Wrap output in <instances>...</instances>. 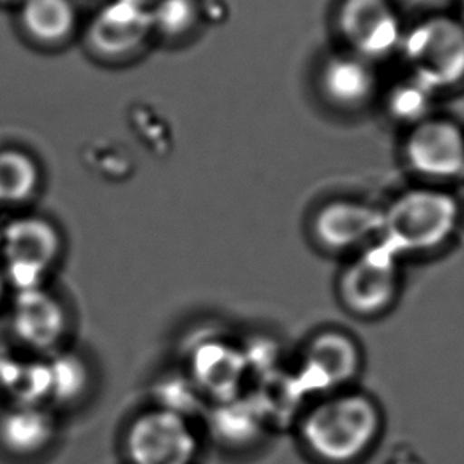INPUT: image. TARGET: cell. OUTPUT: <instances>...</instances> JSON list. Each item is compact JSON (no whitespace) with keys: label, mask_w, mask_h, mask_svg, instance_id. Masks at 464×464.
Segmentation results:
<instances>
[{"label":"cell","mask_w":464,"mask_h":464,"mask_svg":"<svg viewBox=\"0 0 464 464\" xmlns=\"http://www.w3.org/2000/svg\"><path fill=\"white\" fill-rule=\"evenodd\" d=\"M46 364L50 375V400L73 402L86 392L90 374L78 356L61 353Z\"/></svg>","instance_id":"obj_19"},{"label":"cell","mask_w":464,"mask_h":464,"mask_svg":"<svg viewBox=\"0 0 464 464\" xmlns=\"http://www.w3.org/2000/svg\"><path fill=\"white\" fill-rule=\"evenodd\" d=\"M58 227L42 217L14 218L0 232V255L8 286L16 293L44 286L46 274L63 255Z\"/></svg>","instance_id":"obj_3"},{"label":"cell","mask_w":464,"mask_h":464,"mask_svg":"<svg viewBox=\"0 0 464 464\" xmlns=\"http://www.w3.org/2000/svg\"><path fill=\"white\" fill-rule=\"evenodd\" d=\"M413 78L432 91L449 88L464 78V26L450 18L420 23L402 39Z\"/></svg>","instance_id":"obj_5"},{"label":"cell","mask_w":464,"mask_h":464,"mask_svg":"<svg viewBox=\"0 0 464 464\" xmlns=\"http://www.w3.org/2000/svg\"><path fill=\"white\" fill-rule=\"evenodd\" d=\"M151 27L150 14L143 4L116 0L103 8L91 27V42L97 52L123 56L142 44Z\"/></svg>","instance_id":"obj_13"},{"label":"cell","mask_w":464,"mask_h":464,"mask_svg":"<svg viewBox=\"0 0 464 464\" xmlns=\"http://www.w3.org/2000/svg\"><path fill=\"white\" fill-rule=\"evenodd\" d=\"M341 29L362 58H385L402 42L400 20L387 0H345Z\"/></svg>","instance_id":"obj_10"},{"label":"cell","mask_w":464,"mask_h":464,"mask_svg":"<svg viewBox=\"0 0 464 464\" xmlns=\"http://www.w3.org/2000/svg\"><path fill=\"white\" fill-rule=\"evenodd\" d=\"M323 88L334 102L355 107L372 96L374 71L362 56H339L324 65Z\"/></svg>","instance_id":"obj_15"},{"label":"cell","mask_w":464,"mask_h":464,"mask_svg":"<svg viewBox=\"0 0 464 464\" xmlns=\"http://www.w3.org/2000/svg\"><path fill=\"white\" fill-rule=\"evenodd\" d=\"M463 14H464V2H463Z\"/></svg>","instance_id":"obj_24"},{"label":"cell","mask_w":464,"mask_h":464,"mask_svg":"<svg viewBox=\"0 0 464 464\" xmlns=\"http://www.w3.org/2000/svg\"><path fill=\"white\" fill-rule=\"evenodd\" d=\"M381 231V210L352 200L329 202L312 223L316 246L329 253L356 255L379 242Z\"/></svg>","instance_id":"obj_8"},{"label":"cell","mask_w":464,"mask_h":464,"mask_svg":"<svg viewBox=\"0 0 464 464\" xmlns=\"http://www.w3.org/2000/svg\"><path fill=\"white\" fill-rule=\"evenodd\" d=\"M459 207L449 194L415 189L402 194L382 212L381 242L394 255L439 250L453 237Z\"/></svg>","instance_id":"obj_2"},{"label":"cell","mask_w":464,"mask_h":464,"mask_svg":"<svg viewBox=\"0 0 464 464\" xmlns=\"http://www.w3.org/2000/svg\"><path fill=\"white\" fill-rule=\"evenodd\" d=\"M130 2H136V4H143L145 5V0H130Z\"/></svg>","instance_id":"obj_23"},{"label":"cell","mask_w":464,"mask_h":464,"mask_svg":"<svg viewBox=\"0 0 464 464\" xmlns=\"http://www.w3.org/2000/svg\"><path fill=\"white\" fill-rule=\"evenodd\" d=\"M151 26L162 34L177 37L188 33L196 23V7L193 0H161L151 12Z\"/></svg>","instance_id":"obj_21"},{"label":"cell","mask_w":464,"mask_h":464,"mask_svg":"<svg viewBox=\"0 0 464 464\" xmlns=\"http://www.w3.org/2000/svg\"><path fill=\"white\" fill-rule=\"evenodd\" d=\"M383 430L381 407L362 392L326 394L299 421V439L322 464H355L366 457Z\"/></svg>","instance_id":"obj_1"},{"label":"cell","mask_w":464,"mask_h":464,"mask_svg":"<svg viewBox=\"0 0 464 464\" xmlns=\"http://www.w3.org/2000/svg\"><path fill=\"white\" fill-rule=\"evenodd\" d=\"M362 348L342 331L329 329L314 335L304 348L301 375L305 388L326 394L343 392L362 369Z\"/></svg>","instance_id":"obj_7"},{"label":"cell","mask_w":464,"mask_h":464,"mask_svg":"<svg viewBox=\"0 0 464 464\" xmlns=\"http://www.w3.org/2000/svg\"><path fill=\"white\" fill-rule=\"evenodd\" d=\"M56 436V417L42 404H12L0 413V447L12 457H37Z\"/></svg>","instance_id":"obj_12"},{"label":"cell","mask_w":464,"mask_h":464,"mask_svg":"<svg viewBox=\"0 0 464 464\" xmlns=\"http://www.w3.org/2000/svg\"><path fill=\"white\" fill-rule=\"evenodd\" d=\"M21 21L33 39L54 45L69 39L77 14L71 0H24Z\"/></svg>","instance_id":"obj_16"},{"label":"cell","mask_w":464,"mask_h":464,"mask_svg":"<svg viewBox=\"0 0 464 464\" xmlns=\"http://www.w3.org/2000/svg\"><path fill=\"white\" fill-rule=\"evenodd\" d=\"M407 158L420 174L455 177L464 169L463 134L447 121H423L409 137Z\"/></svg>","instance_id":"obj_11"},{"label":"cell","mask_w":464,"mask_h":464,"mask_svg":"<svg viewBox=\"0 0 464 464\" xmlns=\"http://www.w3.org/2000/svg\"><path fill=\"white\" fill-rule=\"evenodd\" d=\"M8 282L7 277H5V272L4 269L0 267V303L4 301V297H5V293H7Z\"/></svg>","instance_id":"obj_22"},{"label":"cell","mask_w":464,"mask_h":464,"mask_svg":"<svg viewBox=\"0 0 464 464\" xmlns=\"http://www.w3.org/2000/svg\"><path fill=\"white\" fill-rule=\"evenodd\" d=\"M10 326L27 350L46 353L64 341L69 316L58 297L40 286L14 295Z\"/></svg>","instance_id":"obj_9"},{"label":"cell","mask_w":464,"mask_h":464,"mask_svg":"<svg viewBox=\"0 0 464 464\" xmlns=\"http://www.w3.org/2000/svg\"><path fill=\"white\" fill-rule=\"evenodd\" d=\"M432 92L431 88L412 77V80L394 88L388 99V107L396 120L419 123L430 111Z\"/></svg>","instance_id":"obj_20"},{"label":"cell","mask_w":464,"mask_h":464,"mask_svg":"<svg viewBox=\"0 0 464 464\" xmlns=\"http://www.w3.org/2000/svg\"><path fill=\"white\" fill-rule=\"evenodd\" d=\"M0 388L14 404H42L50 396L48 364L39 362H0Z\"/></svg>","instance_id":"obj_17"},{"label":"cell","mask_w":464,"mask_h":464,"mask_svg":"<svg viewBox=\"0 0 464 464\" xmlns=\"http://www.w3.org/2000/svg\"><path fill=\"white\" fill-rule=\"evenodd\" d=\"M246 362L237 348L210 343L194 355V385L219 402L236 400L246 377Z\"/></svg>","instance_id":"obj_14"},{"label":"cell","mask_w":464,"mask_h":464,"mask_svg":"<svg viewBox=\"0 0 464 464\" xmlns=\"http://www.w3.org/2000/svg\"><path fill=\"white\" fill-rule=\"evenodd\" d=\"M40 172L31 156L18 150L0 151V200L23 204L37 193Z\"/></svg>","instance_id":"obj_18"},{"label":"cell","mask_w":464,"mask_h":464,"mask_svg":"<svg viewBox=\"0 0 464 464\" xmlns=\"http://www.w3.org/2000/svg\"><path fill=\"white\" fill-rule=\"evenodd\" d=\"M199 450L189 419L161 407L143 412L124 436L130 464H194Z\"/></svg>","instance_id":"obj_6"},{"label":"cell","mask_w":464,"mask_h":464,"mask_svg":"<svg viewBox=\"0 0 464 464\" xmlns=\"http://www.w3.org/2000/svg\"><path fill=\"white\" fill-rule=\"evenodd\" d=\"M398 258L381 240L356 253L337 282L343 307L362 318L381 316L392 309L401 291Z\"/></svg>","instance_id":"obj_4"},{"label":"cell","mask_w":464,"mask_h":464,"mask_svg":"<svg viewBox=\"0 0 464 464\" xmlns=\"http://www.w3.org/2000/svg\"><path fill=\"white\" fill-rule=\"evenodd\" d=\"M0 206H2V200H0Z\"/></svg>","instance_id":"obj_25"}]
</instances>
